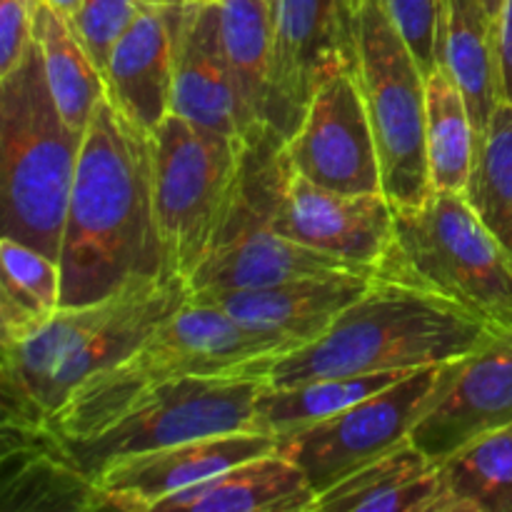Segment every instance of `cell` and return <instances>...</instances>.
<instances>
[{"instance_id":"6da1fadb","label":"cell","mask_w":512,"mask_h":512,"mask_svg":"<svg viewBox=\"0 0 512 512\" xmlns=\"http://www.w3.org/2000/svg\"><path fill=\"white\" fill-rule=\"evenodd\" d=\"M63 305L168 275L153 195L150 133L105 90L80 145L60 240Z\"/></svg>"},{"instance_id":"7a4b0ae2","label":"cell","mask_w":512,"mask_h":512,"mask_svg":"<svg viewBox=\"0 0 512 512\" xmlns=\"http://www.w3.org/2000/svg\"><path fill=\"white\" fill-rule=\"evenodd\" d=\"M178 273L135 280L85 305H63L43 328L3 345V425L48 428L75 388L138 348L188 300Z\"/></svg>"},{"instance_id":"3957f363","label":"cell","mask_w":512,"mask_h":512,"mask_svg":"<svg viewBox=\"0 0 512 512\" xmlns=\"http://www.w3.org/2000/svg\"><path fill=\"white\" fill-rule=\"evenodd\" d=\"M300 340L240 323L220 305L190 298L143 343L103 373L85 380L50 418L55 438L75 443L113 420L155 385L188 378L263 375Z\"/></svg>"},{"instance_id":"277c9868","label":"cell","mask_w":512,"mask_h":512,"mask_svg":"<svg viewBox=\"0 0 512 512\" xmlns=\"http://www.w3.org/2000/svg\"><path fill=\"white\" fill-rule=\"evenodd\" d=\"M495 330L500 328L445 300L375 278L320 338L278 360L268 385L448 365L473 353Z\"/></svg>"},{"instance_id":"5b68a950","label":"cell","mask_w":512,"mask_h":512,"mask_svg":"<svg viewBox=\"0 0 512 512\" xmlns=\"http://www.w3.org/2000/svg\"><path fill=\"white\" fill-rule=\"evenodd\" d=\"M375 278L512 328V258L463 193L433 190L420 205L395 208Z\"/></svg>"},{"instance_id":"8992f818","label":"cell","mask_w":512,"mask_h":512,"mask_svg":"<svg viewBox=\"0 0 512 512\" xmlns=\"http://www.w3.org/2000/svg\"><path fill=\"white\" fill-rule=\"evenodd\" d=\"M83 135L60 115L35 43L23 63L0 78L3 235L55 260Z\"/></svg>"},{"instance_id":"52a82bcc","label":"cell","mask_w":512,"mask_h":512,"mask_svg":"<svg viewBox=\"0 0 512 512\" xmlns=\"http://www.w3.org/2000/svg\"><path fill=\"white\" fill-rule=\"evenodd\" d=\"M248 148L175 113L150 130L155 215L170 273L188 280L223 238L245 193Z\"/></svg>"},{"instance_id":"ba28073f","label":"cell","mask_w":512,"mask_h":512,"mask_svg":"<svg viewBox=\"0 0 512 512\" xmlns=\"http://www.w3.org/2000/svg\"><path fill=\"white\" fill-rule=\"evenodd\" d=\"M358 78L378 145L383 193L395 208L433 195L425 143V73L380 0H360L355 13Z\"/></svg>"},{"instance_id":"9c48e42d","label":"cell","mask_w":512,"mask_h":512,"mask_svg":"<svg viewBox=\"0 0 512 512\" xmlns=\"http://www.w3.org/2000/svg\"><path fill=\"white\" fill-rule=\"evenodd\" d=\"M265 385L268 378L263 375L188 378L155 385L88 438L63 445L75 465L93 478L103 465L125 455L260 430L258 398Z\"/></svg>"},{"instance_id":"30bf717a","label":"cell","mask_w":512,"mask_h":512,"mask_svg":"<svg viewBox=\"0 0 512 512\" xmlns=\"http://www.w3.org/2000/svg\"><path fill=\"white\" fill-rule=\"evenodd\" d=\"M443 365L420 368L390 388L328 420L278 440V450L305 473L315 495L410 443L413 428L440 385Z\"/></svg>"},{"instance_id":"8fae6325","label":"cell","mask_w":512,"mask_h":512,"mask_svg":"<svg viewBox=\"0 0 512 512\" xmlns=\"http://www.w3.org/2000/svg\"><path fill=\"white\" fill-rule=\"evenodd\" d=\"M280 143L283 138L275 130L258 143L268 223L298 243L375 268L393 233L395 205L388 195L320 188L285 165Z\"/></svg>"},{"instance_id":"7c38bea8","label":"cell","mask_w":512,"mask_h":512,"mask_svg":"<svg viewBox=\"0 0 512 512\" xmlns=\"http://www.w3.org/2000/svg\"><path fill=\"white\" fill-rule=\"evenodd\" d=\"M328 275H375V268L298 243L268 223L260 153L258 143H253L248 148L243 200L225 228L223 238L188 278L190 295L270 288V285L303 278H328Z\"/></svg>"},{"instance_id":"4fadbf2b","label":"cell","mask_w":512,"mask_h":512,"mask_svg":"<svg viewBox=\"0 0 512 512\" xmlns=\"http://www.w3.org/2000/svg\"><path fill=\"white\" fill-rule=\"evenodd\" d=\"M280 155L290 170L320 188L345 195L383 193L358 63L335 70L315 88L298 125L280 143Z\"/></svg>"},{"instance_id":"5bb4252c","label":"cell","mask_w":512,"mask_h":512,"mask_svg":"<svg viewBox=\"0 0 512 512\" xmlns=\"http://www.w3.org/2000/svg\"><path fill=\"white\" fill-rule=\"evenodd\" d=\"M355 13L353 0H273L268 128L280 138L328 75L358 63Z\"/></svg>"},{"instance_id":"9a60e30c","label":"cell","mask_w":512,"mask_h":512,"mask_svg":"<svg viewBox=\"0 0 512 512\" xmlns=\"http://www.w3.org/2000/svg\"><path fill=\"white\" fill-rule=\"evenodd\" d=\"M512 425V328H500L465 358L443 365L438 393L413 428L433 463L485 433Z\"/></svg>"},{"instance_id":"2e32d148","label":"cell","mask_w":512,"mask_h":512,"mask_svg":"<svg viewBox=\"0 0 512 512\" xmlns=\"http://www.w3.org/2000/svg\"><path fill=\"white\" fill-rule=\"evenodd\" d=\"M273 450H278L275 435L263 430H240L110 460L93 480L103 510L155 512L170 495L183 493L233 465Z\"/></svg>"},{"instance_id":"e0dca14e","label":"cell","mask_w":512,"mask_h":512,"mask_svg":"<svg viewBox=\"0 0 512 512\" xmlns=\"http://www.w3.org/2000/svg\"><path fill=\"white\" fill-rule=\"evenodd\" d=\"M170 113L225 138L253 145L270 128L250 118L220 43L215 0L185 3L175 48Z\"/></svg>"},{"instance_id":"ac0fdd59","label":"cell","mask_w":512,"mask_h":512,"mask_svg":"<svg viewBox=\"0 0 512 512\" xmlns=\"http://www.w3.org/2000/svg\"><path fill=\"white\" fill-rule=\"evenodd\" d=\"M183 10V0H143L140 13L118 40L105 68L108 95L148 133L170 113Z\"/></svg>"},{"instance_id":"d6986e66","label":"cell","mask_w":512,"mask_h":512,"mask_svg":"<svg viewBox=\"0 0 512 512\" xmlns=\"http://www.w3.org/2000/svg\"><path fill=\"white\" fill-rule=\"evenodd\" d=\"M375 275H328L253 290L190 295L195 300L220 305L240 323L268 328L288 338L310 343L320 338L350 305L363 298Z\"/></svg>"},{"instance_id":"ffe728a7","label":"cell","mask_w":512,"mask_h":512,"mask_svg":"<svg viewBox=\"0 0 512 512\" xmlns=\"http://www.w3.org/2000/svg\"><path fill=\"white\" fill-rule=\"evenodd\" d=\"M315 490L280 450L233 465L155 508V512H313Z\"/></svg>"},{"instance_id":"44dd1931","label":"cell","mask_w":512,"mask_h":512,"mask_svg":"<svg viewBox=\"0 0 512 512\" xmlns=\"http://www.w3.org/2000/svg\"><path fill=\"white\" fill-rule=\"evenodd\" d=\"M438 463L410 443L315 498L313 512H440Z\"/></svg>"},{"instance_id":"7402d4cb","label":"cell","mask_w":512,"mask_h":512,"mask_svg":"<svg viewBox=\"0 0 512 512\" xmlns=\"http://www.w3.org/2000/svg\"><path fill=\"white\" fill-rule=\"evenodd\" d=\"M440 65L465 95L480 135L503 103L495 23L480 0H443Z\"/></svg>"},{"instance_id":"603a6c76","label":"cell","mask_w":512,"mask_h":512,"mask_svg":"<svg viewBox=\"0 0 512 512\" xmlns=\"http://www.w3.org/2000/svg\"><path fill=\"white\" fill-rule=\"evenodd\" d=\"M0 265V338L13 345L63 308V280L58 260L8 235L0 240Z\"/></svg>"},{"instance_id":"cb8c5ba5","label":"cell","mask_w":512,"mask_h":512,"mask_svg":"<svg viewBox=\"0 0 512 512\" xmlns=\"http://www.w3.org/2000/svg\"><path fill=\"white\" fill-rule=\"evenodd\" d=\"M35 43L43 55L50 95L65 123L85 133L98 100L105 95V75L90 58L83 40L63 13L40 3L35 15Z\"/></svg>"},{"instance_id":"d4e9b609","label":"cell","mask_w":512,"mask_h":512,"mask_svg":"<svg viewBox=\"0 0 512 512\" xmlns=\"http://www.w3.org/2000/svg\"><path fill=\"white\" fill-rule=\"evenodd\" d=\"M410 373H415V370H410ZM410 373L395 370V373L315 378L298 385H288V388L265 385L258 398V428L280 440L285 435L298 433L308 425L328 420L343 410L353 408V405L363 403L370 395L390 388Z\"/></svg>"},{"instance_id":"484cf974","label":"cell","mask_w":512,"mask_h":512,"mask_svg":"<svg viewBox=\"0 0 512 512\" xmlns=\"http://www.w3.org/2000/svg\"><path fill=\"white\" fill-rule=\"evenodd\" d=\"M438 470L440 512H512V425L470 440Z\"/></svg>"},{"instance_id":"4316f807","label":"cell","mask_w":512,"mask_h":512,"mask_svg":"<svg viewBox=\"0 0 512 512\" xmlns=\"http://www.w3.org/2000/svg\"><path fill=\"white\" fill-rule=\"evenodd\" d=\"M220 43L250 118L268 128L273 0H215Z\"/></svg>"},{"instance_id":"83f0119b","label":"cell","mask_w":512,"mask_h":512,"mask_svg":"<svg viewBox=\"0 0 512 512\" xmlns=\"http://www.w3.org/2000/svg\"><path fill=\"white\" fill-rule=\"evenodd\" d=\"M428 113H425V143L433 190L463 193L473 170L475 133L465 95L443 65L425 78Z\"/></svg>"},{"instance_id":"f1b7e54d","label":"cell","mask_w":512,"mask_h":512,"mask_svg":"<svg viewBox=\"0 0 512 512\" xmlns=\"http://www.w3.org/2000/svg\"><path fill=\"white\" fill-rule=\"evenodd\" d=\"M463 195L512 258V105L505 100L478 135Z\"/></svg>"},{"instance_id":"f546056e","label":"cell","mask_w":512,"mask_h":512,"mask_svg":"<svg viewBox=\"0 0 512 512\" xmlns=\"http://www.w3.org/2000/svg\"><path fill=\"white\" fill-rule=\"evenodd\" d=\"M140 5L143 0H83L70 18V25L103 75L113 48L140 13Z\"/></svg>"},{"instance_id":"4dcf8cb0","label":"cell","mask_w":512,"mask_h":512,"mask_svg":"<svg viewBox=\"0 0 512 512\" xmlns=\"http://www.w3.org/2000/svg\"><path fill=\"white\" fill-rule=\"evenodd\" d=\"M380 3L428 78L440 65L443 0H380Z\"/></svg>"},{"instance_id":"1f68e13d","label":"cell","mask_w":512,"mask_h":512,"mask_svg":"<svg viewBox=\"0 0 512 512\" xmlns=\"http://www.w3.org/2000/svg\"><path fill=\"white\" fill-rule=\"evenodd\" d=\"M43 0H0V78L35 45V15Z\"/></svg>"},{"instance_id":"d6a6232c","label":"cell","mask_w":512,"mask_h":512,"mask_svg":"<svg viewBox=\"0 0 512 512\" xmlns=\"http://www.w3.org/2000/svg\"><path fill=\"white\" fill-rule=\"evenodd\" d=\"M495 38H498L500 58V90H503L505 103L512 105V0L503 3L498 25H495Z\"/></svg>"},{"instance_id":"836d02e7","label":"cell","mask_w":512,"mask_h":512,"mask_svg":"<svg viewBox=\"0 0 512 512\" xmlns=\"http://www.w3.org/2000/svg\"><path fill=\"white\" fill-rule=\"evenodd\" d=\"M43 3H48L50 8H55L58 13H63L65 18L70 20L75 15V10L80 8V3H83V0H43Z\"/></svg>"},{"instance_id":"e575fe53","label":"cell","mask_w":512,"mask_h":512,"mask_svg":"<svg viewBox=\"0 0 512 512\" xmlns=\"http://www.w3.org/2000/svg\"><path fill=\"white\" fill-rule=\"evenodd\" d=\"M483 3V8L488 10V15L493 18V23L498 25V18H500V10H503V3L505 0H480Z\"/></svg>"},{"instance_id":"d590c367","label":"cell","mask_w":512,"mask_h":512,"mask_svg":"<svg viewBox=\"0 0 512 512\" xmlns=\"http://www.w3.org/2000/svg\"><path fill=\"white\" fill-rule=\"evenodd\" d=\"M353 3H355V5H358V3H360V0H353Z\"/></svg>"},{"instance_id":"8d00e7d4","label":"cell","mask_w":512,"mask_h":512,"mask_svg":"<svg viewBox=\"0 0 512 512\" xmlns=\"http://www.w3.org/2000/svg\"><path fill=\"white\" fill-rule=\"evenodd\" d=\"M183 3H190V0H183Z\"/></svg>"}]
</instances>
